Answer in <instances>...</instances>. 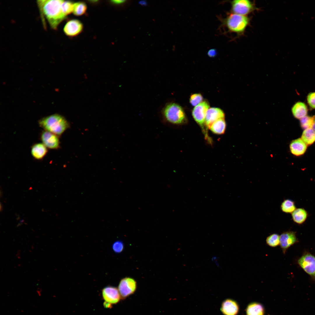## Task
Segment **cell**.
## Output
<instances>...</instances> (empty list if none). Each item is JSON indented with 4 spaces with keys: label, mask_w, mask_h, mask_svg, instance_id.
I'll list each match as a JSON object with an SVG mask.
<instances>
[{
    "label": "cell",
    "mask_w": 315,
    "mask_h": 315,
    "mask_svg": "<svg viewBox=\"0 0 315 315\" xmlns=\"http://www.w3.org/2000/svg\"><path fill=\"white\" fill-rule=\"evenodd\" d=\"M307 103L312 109H315V92L309 93L307 97Z\"/></svg>",
    "instance_id": "obj_29"
},
{
    "label": "cell",
    "mask_w": 315,
    "mask_h": 315,
    "mask_svg": "<svg viewBox=\"0 0 315 315\" xmlns=\"http://www.w3.org/2000/svg\"><path fill=\"white\" fill-rule=\"evenodd\" d=\"M299 266L315 280V256L308 252H305L297 261Z\"/></svg>",
    "instance_id": "obj_6"
},
{
    "label": "cell",
    "mask_w": 315,
    "mask_h": 315,
    "mask_svg": "<svg viewBox=\"0 0 315 315\" xmlns=\"http://www.w3.org/2000/svg\"><path fill=\"white\" fill-rule=\"evenodd\" d=\"M87 8V6L85 3L77 2L74 4L73 12L75 15L81 16L86 12Z\"/></svg>",
    "instance_id": "obj_23"
},
{
    "label": "cell",
    "mask_w": 315,
    "mask_h": 315,
    "mask_svg": "<svg viewBox=\"0 0 315 315\" xmlns=\"http://www.w3.org/2000/svg\"><path fill=\"white\" fill-rule=\"evenodd\" d=\"M226 127V124L224 118H221L214 122L209 129L213 133L221 134L224 133Z\"/></svg>",
    "instance_id": "obj_19"
},
{
    "label": "cell",
    "mask_w": 315,
    "mask_h": 315,
    "mask_svg": "<svg viewBox=\"0 0 315 315\" xmlns=\"http://www.w3.org/2000/svg\"><path fill=\"white\" fill-rule=\"evenodd\" d=\"M231 13L247 16L257 9L254 2L248 0H235L231 1Z\"/></svg>",
    "instance_id": "obj_5"
},
{
    "label": "cell",
    "mask_w": 315,
    "mask_h": 315,
    "mask_svg": "<svg viewBox=\"0 0 315 315\" xmlns=\"http://www.w3.org/2000/svg\"><path fill=\"white\" fill-rule=\"evenodd\" d=\"M111 1L112 3L116 5H122L126 3L127 1L126 0H113Z\"/></svg>",
    "instance_id": "obj_31"
},
{
    "label": "cell",
    "mask_w": 315,
    "mask_h": 315,
    "mask_svg": "<svg viewBox=\"0 0 315 315\" xmlns=\"http://www.w3.org/2000/svg\"><path fill=\"white\" fill-rule=\"evenodd\" d=\"M163 114L164 118L168 122L174 124H180L186 120L184 112L182 107L175 103H170L163 108Z\"/></svg>",
    "instance_id": "obj_4"
},
{
    "label": "cell",
    "mask_w": 315,
    "mask_h": 315,
    "mask_svg": "<svg viewBox=\"0 0 315 315\" xmlns=\"http://www.w3.org/2000/svg\"><path fill=\"white\" fill-rule=\"evenodd\" d=\"M139 3L140 5H142L145 6L147 5V3L145 1H142L139 2Z\"/></svg>",
    "instance_id": "obj_32"
},
{
    "label": "cell",
    "mask_w": 315,
    "mask_h": 315,
    "mask_svg": "<svg viewBox=\"0 0 315 315\" xmlns=\"http://www.w3.org/2000/svg\"><path fill=\"white\" fill-rule=\"evenodd\" d=\"M224 118V114L222 110L220 108H209L207 110L205 116V126L209 129L214 122L220 119Z\"/></svg>",
    "instance_id": "obj_13"
},
{
    "label": "cell",
    "mask_w": 315,
    "mask_h": 315,
    "mask_svg": "<svg viewBox=\"0 0 315 315\" xmlns=\"http://www.w3.org/2000/svg\"><path fill=\"white\" fill-rule=\"evenodd\" d=\"M39 126L44 130L59 136L69 127V124L62 116L53 114L40 119L38 122Z\"/></svg>",
    "instance_id": "obj_2"
},
{
    "label": "cell",
    "mask_w": 315,
    "mask_h": 315,
    "mask_svg": "<svg viewBox=\"0 0 315 315\" xmlns=\"http://www.w3.org/2000/svg\"><path fill=\"white\" fill-rule=\"evenodd\" d=\"M307 211L303 208L296 209L292 213V219L295 223L301 224L306 220L308 217Z\"/></svg>",
    "instance_id": "obj_18"
},
{
    "label": "cell",
    "mask_w": 315,
    "mask_h": 315,
    "mask_svg": "<svg viewBox=\"0 0 315 315\" xmlns=\"http://www.w3.org/2000/svg\"><path fill=\"white\" fill-rule=\"evenodd\" d=\"M136 288V282L133 278L126 277L121 279L118 286L121 297L125 298L133 294Z\"/></svg>",
    "instance_id": "obj_7"
},
{
    "label": "cell",
    "mask_w": 315,
    "mask_h": 315,
    "mask_svg": "<svg viewBox=\"0 0 315 315\" xmlns=\"http://www.w3.org/2000/svg\"><path fill=\"white\" fill-rule=\"evenodd\" d=\"M209 107L207 102L204 101L195 106L192 111V116L194 120L203 129L205 125L206 115Z\"/></svg>",
    "instance_id": "obj_8"
},
{
    "label": "cell",
    "mask_w": 315,
    "mask_h": 315,
    "mask_svg": "<svg viewBox=\"0 0 315 315\" xmlns=\"http://www.w3.org/2000/svg\"><path fill=\"white\" fill-rule=\"evenodd\" d=\"M208 55L210 57H214L217 54V52L216 49H212L209 50L207 53Z\"/></svg>",
    "instance_id": "obj_30"
},
{
    "label": "cell",
    "mask_w": 315,
    "mask_h": 315,
    "mask_svg": "<svg viewBox=\"0 0 315 315\" xmlns=\"http://www.w3.org/2000/svg\"><path fill=\"white\" fill-rule=\"evenodd\" d=\"M203 97L200 94H195L192 95L190 98V102L193 106H196L202 102Z\"/></svg>",
    "instance_id": "obj_27"
},
{
    "label": "cell",
    "mask_w": 315,
    "mask_h": 315,
    "mask_svg": "<svg viewBox=\"0 0 315 315\" xmlns=\"http://www.w3.org/2000/svg\"><path fill=\"white\" fill-rule=\"evenodd\" d=\"M74 4L70 1L63 0L61 7L62 12L66 16L73 12Z\"/></svg>",
    "instance_id": "obj_26"
},
{
    "label": "cell",
    "mask_w": 315,
    "mask_h": 315,
    "mask_svg": "<svg viewBox=\"0 0 315 315\" xmlns=\"http://www.w3.org/2000/svg\"><path fill=\"white\" fill-rule=\"evenodd\" d=\"M312 129H313V130H314V131L315 132V117H314V124H313V126H312Z\"/></svg>",
    "instance_id": "obj_33"
},
{
    "label": "cell",
    "mask_w": 315,
    "mask_h": 315,
    "mask_svg": "<svg viewBox=\"0 0 315 315\" xmlns=\"http://www.w3.org/2000/svg\"><path fill=\"white\" fill-rule=\"evenodd\" d=\"M246 313L247 315H263L264 309L259 304L252 303L247 307Z\"/></svg>",
    "instance_id": "obj_21"
},
{
    "label": "cell",
    "mask_w": 315,
    "mask_h": 315,
    "mask_svg": "<svg viewBox=\"0 0 315 315\" xmlns=\"http://www.w3.org/2000/svg\"><path fill=\"white\" fill-rule=\"evenodd\" d=\"M301 139L307 145H311L315 141V132L312 128L304 130Z\"/></svg>",
    "instance_id": "obj_20"
},
{
    "label": "cell",
    "mask_w": 315,
    "mask_h": 315,
    "mask_svg": "<svg viewBox=\"0 0 315 315\" xmlns=\"http://www.w3.org/2000/svg\"><path fill=\"white\" fill-rule=\"evenodd\" d=\"M63 0H40L37 4L42 17L46 18L50 27L56 29L66 17L63 13L61 5Z\"/></svg>",
    "instance_id": "obj_1"
},
{
    "label": "cell",
    "mask_w": 315,
    "mask_h": 315,
    "mask_svg": "<svg viewBox=\"0 0 315 315\" xmlns=\"http://www.w3.org/2000/svg\"><path fill=\"white\" fill-rule=\"evenodd\" d=\"M307 145L300 138L293 141L290 145V149L291 153L296 156L303 155L306 151Z\"/></svg>",
    "instance_id": "obj_14"
},
{
    "label": "cell",
    "mask_w": 315,
    "mask_h": 315,
    "mask_svg": "<svg viewBox=\"0 0 315 315\" xmlns=\"http://www.w3.org/2000/svg\"><path fill=\"white\" fill-rule=\"evenodd\" d=\"M281 208L283 212L286 213H292L296 209L294 202L290 199L284 200L282 203Z\"/></svg>",
    "instance_id": "obj_22"
},
{
    "label": "cell",
    "mask_w": 315,
    "mask_h": 315,
    "mask_svg": "<svg viewBox=\"0 0 315 315\" xmlns=\"http://www.w3.org/2000/svg\"><path fill=\"white\" fill-rule=\"evenodd\" d=\"M266 241L269 246L275 247L280 245V236L276 233L272 234L267 237Z\"/></svg>",
    "instance_id": "obj_25"
},
{
    "label": "cell",
    "mask_w": 315,
    "mask_h": 315,
    "mask_svg": "<svg viewBox=\"0 0 315 315\" xmlns=\"http://www.w3.org/2000/svg\"><path fill=\"white\" fill-rule=\"evenodd\" d=\"M217 259V257H215H215H213V258H212L211 260H212V261H215V260H216Z\"/></svg>",
    "instance_id": "obj_34"
},
{
    "label": "cell",
    "mask_w": 315,
    "mask_h": 315,
    "mask_svg": "<svg viewBox=\"0 0 315 315\" xmlns=\"http://www.w3.org/2000/svg\"><path fill=\"white\" fill-rule=\"evenodd\" d=\"M58 136L49 132L44 130L40 134V139L42 143L47 148L57 149L60 147Z\"/></svg>",
    "instance_id": "obj_9"
},
{
    "label": "cell",
    "mask_w": 315,
    "mask_h": 315,
    "mask_svg": "<svg viewBox=\"0 0 315 315\" xmlns=\"http://www.w3.org/2000/svg\"><path fill=\"white\" fill-rule=\"evenodd\" d=\"M250 19L247 16L232 13H229L223 20V24L228 31L235 33L238 36L242 35L250 23Z\"/></svg>",
    "instance_id": "obj_3"
},
{
    "label": "cell",
    "mask_w": 315,
    "mask_h": 315,
    "mask_svg": "<svg viewBox=\"0 0 315 315\" xmlns=\"http://www.w3.org/2000/svg\"><path fill=\"white\" fill-rule=\"evenodd\" d=\"M112 248L115 253H120L124 249V244L121 241H117L113 243Z\"/></svg>",
    "instance_id": "obj_28"
},
{
    "label": "cell",
    "mask_w": 315,
    "mask_h": 315,
    "mask_svg": "<svg viewBox=\"0 0 315 315\" xmlns=\"http://www.w3.org/2000/svg\"><path fill=\"white\" fill-rule=\"evenodd\" d=\"M83 25L79 20L73 19L68 21L64 28V32L66 35L70 37L75 36L81 33Z\"/></svg>",
    "instance_id": "obj_12"
},
{
    "label": "cell",
    "mask_w": 315,
    "mask_h": 315,
    "mask_svg": "<svg viewBox=\"0 0 315 315\" xmlns=\"http://www.w3.org/2000/svg\"><path fill=\"white\" fill-rule=\"evenodd\" d=\"M298 242L295 232H285L280 236V245L284 254L288 248Z\"/></svg>",
    "instance_id": "obj_10"
},
{
    "label": "cell",
    "mask_w": 315,
    "mask_h": 315,
    "mask_svg": "<svg viewBox=\"0 0 315 315\" xmlns=\"http://www.w3.org/2000/svg\"><path fill=\"white\" fill-rule=\"evenodd\" d=\"M48 152V148L42 143L35 144L31 147V154L34 159L37 160H42Z\"/></svg>",
    "instance_id": "obj_16"
},
{
    "label": "cell",
    "mask_w": 315,
    "mask_h": 315,
    "mask_svg": "<svg viewBox=\"0 0 315 315\" xmlns=\"http://www.w3.org/2000/svg\"><path fill=\"white\" fill-rule=\"evenodd\" d=\"M116 288L107 286L102 290V295L105 302L110 304L117 303L121 298L118 290Z\"/></svg>",
    "instance_id": "obj_11"
},
{
    "label": "cell",
    "mask_w": 315,
    "mask_h": 315,
    "mask_svg": "<svg viewBox=\"0 0 315 315\" xmlns=\"http://www.w3.org/2000/svg\"><path fill=\"white\" fill-rule=\"evenodd\" d=\"M292 112L293 116L298 119H301L307 116L308 108L305 103L298 102L295 103L292 108Z\"/></svg>",
    "instance_id": "obj_17"
},
{
    "label": "cell",
    "mask_w": 315,
    "mask_h": 315,
    "mask_svg": "<svg viewBox=\"0 0 315 315\" xmlns=\"http://www.w3.org/2000/svg\"><path fill=\"white\" fill-rule=\"evenodd\" d=\"M315 116H306L300 119V124L302 128L305 130L312 128Z\"/></svg>",
    "instance_id": "obj_24"
},
{
    "label": "cell",
    "mask_w": 315,
    "mask_h": 315,
    "mask_svg": "<svg viewBox=\"0 0 315 315\" xmlns=\"http://www.w3.org/2000/svg\"><path fill=\"white\" fill-rule=\"evenodd\" d=\"M220 310L224 315H236L238 312L239 307L235 301L228 299L222 303Z\"/></svg>",
    "instance_id": "obj_15"
}]
</instances>
